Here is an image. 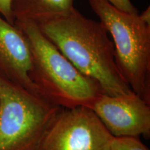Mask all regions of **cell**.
<instances>
[{
  "label": "cell",
  "mask_w": 150,
  "mask_h": 150,
  "mask_svg": "<svg viewBox=\"0 0 150 150\" xmlns=\"http://www.w3.org/2000/svg\"><path fill=\"white\" fill-rule=\"evenodd\" d=\"M38 27L80 72L96 81L105 95L134 93L118 70L114 44L100 22L74 8L67 16Z\"/></svg>",
  "instance_id": "1"
},
{
  "label": "cell",
  "mask_w": 150,
  "mask_h": 150,
  "mask_svg": "<svg viewBox=\"0 0 150 150\" xmlns=\"http://www.w3.org/2000/svg\"><path fill=\"white\" fill-rule=\"evenodd\" d=\"M31 53L30 78L40 95L61 108L89 107L103 93L96 81L83 74L42 33L36 24L15 22Z\"/></svg>",
  "instance_id": "2"
},
{
  "label": "cell",
  "mask_w": 150,
  "mask_h": 150,
  "mask_svg": "<svg viewBox=\"0 0 150 150\" xmlns=\"http://www.w3.org/2000/svg\"><path fill=\"white\" fill-rule=\"evenodd\" d=\"M112 38L118 70L131 91L150 104V24L105 0H88Z\"/></svg>",
  "instance_id": "3"
},
{
  "label": "cell",
  "mask_w": 150,
  "mask_h": 150,
  "mask_svg": "<svg viewBox=\"0 0 150 150\" xmlns=\"http://www.w3.org/2000/svg\"><path fill=\"white\" fill-rule=\"evenodd\" d=\"M61 108L0 76V150H42Z\"/></svg>",
  "instance_id": "4"
},
{
  "label": "cell",
  "mask_w": 150,
  "mask_h": 150,
  "mask_svg": "<svg viewBox=\"0 0 150 150\" xmlns=\"http://www.w3.org/2000/svg\"><path fill=\"white\" fill-rule=\"evenodd\" d=\"M112 136L89 107L62 108L47 132L42 150H109Z\"/></svg>",
  "instance_id": "5"
},
{
  "label": "cell",
  "mask_w": 150,
  "mask_h": 150,
  "mask_svg": "<svg viewBox=\"0 0 150 150\" xmlns=\"http://www.w3.org/2000/svg\"><path fill=\"white\" fill-rule=\"evenodd\" d=\"M89 108L113 136L150 138V104L136 93L102 94Z\"/></svg>",
  "instance_id": "6"
},
{
  "label": "cell",
  "mask_w": 150,
  "mask_h": 150,
  "mask_svg": "<svg viewBox=\"0 0 150 150\" xmlns=\"http://www.w3.org/2000/svg\"><path fill=\"white\" fill-rule=\"evenodd\" d=\"M31 67V50L21 30L0 15V76L40 95L30 78Z\"/></svg>",
  "instance_id": "7"
},
{
  "label": "cell",
  "mask_w": 150,
  "mask_h": 150,
  "mask_svg": "<svg viewBox=\"0 0 150 150\" xmlns=\"http://www.w3.org/2000/svg\"><path fill=\"white\" fill-rule=\"evenodd\" d=\"M74 0H12L11 14L15 22L36 25L53 21L70 13Z\"/></svg>",
  "instance_id": "8"
},
{
  "label": "cell",
  "mask_w": 150,
  "mask_h": 150,
  "mask_svg": "<svg viewBox=\"0 0 150 150\" xmlns=\"http://www.w3.org/2000/svg\"><path fill=\"white\" fill-rule=\"evenodd\" d=\"M109 150H149L138 137L112 136Z\"/></svg>",
  "instance_id": "9"
},
{
  "label": "cell",
  "mask_w": 150,
  "mask_h": 150,
  "mask_svg": "<svg viewBox=\"0 0 150 150\" xmlns=\"http://www.w3.org/2000/svg\"><path fill=\"white\" fill-rule=\"evenodd\" d=\"M105 1H108L115 8L125 12L129 13L138 14V9L131 3V0H105Z\"/></svg>",
  "instance_id": "10"
},
{
  "label": "cell",
  "mask_w": 150,
  "mask_h": 150,
  "mask_svg": "<svg viewBox=\"0 0 150 150\" xmlns=\"http://www.w3.org/2000/svg\"><path fill=\"white\" fill-rule=\"evenodd\" d=\"M12 0H0V15L11 24H14V20L11 14Z\"/></svg>",
  "instance_id": "11"
},
{
  "label": "cell",
  "mask_w": 150,
  "mask_h": 150,
  "mask_svg": "<svg viewBox=\"0 0 150 150\" xmlns=\"http://www.w3.org/2000/svg\"><path fill=\"white\" fill-rule=\"evenodd\" d=\"M141 18L145 20L146 22L150 24V7L148 6L145 11H144L140 15Z\"/></svg>",
  "instance_id": "12"
}]
</instances>
